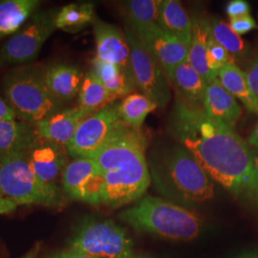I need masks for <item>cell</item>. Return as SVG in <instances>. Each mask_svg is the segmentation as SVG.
Masks as SVG:
<instances>
[{
    "label": "cell",
    "mask_w": 258,
    "mask_h": 258,
    "mask_svg": "<svg viewBox=\"0 0 258 258\" xmlns=\"http://www.w3.org/2000/svg\"><path fill=\"white\" fill-rule=\"evenodd\" d=\"M248 144L250 145L251 147L258 149V121L256 124L254 125V127L252 129V131L249 134V138H248Z\"/></svg>",
    "instance_id": "36"
},
{
    "label": "cell",
    "mask_w": 258,
    "mask_h": 258,
    "mask_svg": "<svg viewBox=\"0 0 258 258\" xmlns=\"http://www.w3.org/2000/svg\"><path fill=\"white\" fill-rule=\"evenodd\" d=\"M161 0H132L126 3L129 27L132 31L157 24Z\"/></svg>",
    "instance_id": "28"
},
{
    "label": "cell",
    "mask_w": 258,
    "mask_h": 258,
    "mask_svg": "<svg viewBox=\"0 0 258 258\" xmlns=\"http://www.w3.org/2000/svg\"><path fill=\"white\" fill-rule=\"evenodd\" d=\"M47 258H96L92 256H88L85 254H82L79 252H76L70 249H65L62 251H58L56 253H54Z\"/></svg>",
    "instance_id": "35"
},
{
    "label": "cell",
    "mask_w": 258,
    "mask_h": 258,
    "mask_svg": "<svg viewBox=\"0 0 258 258\" xmlns=\"http://www.w3.org/2000/svg\"><path fill=\"white\" fill-rule=\"evenodd\" d=\"M40 249H41V243H37L23 257L21 258H37Z\"/></svg>",
    "instance_id": "37"
},
{
    "label": "cell",
    "mask_w": 258,
    "mask_h": 258,
    "mask_svg": "<svg viewBox=\"0 0 258 258\" xmlns=\"http://www.w3.org/2000/svg\"><path fill=\"white\" fill-rule=\"evenodd\" d=\"M252 158H253V164H254V168L255 172L258 177V150H252Z\"/></svg>",
    "instance_id": "38"
},
{
    "label": "cell",
    "mask_w": 258,
    "mask_h": 258,
    "mask_svg": "<svg viewBox=\"0 0 258 258\" xmlns=\"http://www.w3.org/2000/svg\"><path fill=\"white\" fill-rule=\"evenodd\" d=\"M95 17L94 5L91 3L68 4L59 9L55 25L57 29L74 33L92 23Z\"/></svg>",
    "instance_id": "27"
},
{
    "label": "cell",
    "mask_w": 258,
    "mask_h": 258,
    "mask_svg": "<svg viewBox=\"0 0 258 258\" xmlns=\"http://www.w3.org/2000/svg\"><path fill=\"white\" fill-rule=\"evenodd\" d=\"M203 109L212 120H218L232 128L242 115L237 100L224 88L218 78L207 84Z\"/></svg>",
    "instance_id": "16"
},
{
    "label": "cell",
    "mask_w": 258,
    "mask_h": 258,
    "mask_svg": "<svg viewBox=\"0 0 258 258\" xmlns=\"http://www.w3.org/2000/svg\"><path fill=\"white\" fill-rule=\"evenodd\" d=\"M124 35L130 50L131 73L135 85L158 107H165L170 100L166 73L130 28H125Z\"/></svg>",
    "instance_id": "10"
},
{
    "label": "cell",
    "mask_w": 258,
    "mask_h": 258,
    "mask_svg": "<svg viewBox=\"0 0 258 258\" xmlns=\"http://www.w3.org/2000/svg\"><path fill=\"white\" fill-rule=\"evenodd\" d=\"M65 197L97 206L102 204L104 179L102 171L91 158H75L65 167L61 177Z\"/></svg>",
    "instance_id": "11"
},
{
    "label": "cell",
    "mask_w": 258,
    "mask_h": 258,
    "mask_svg": "<svg viewBox=\"0 0 258 258\" xmlns=\"http://www.w3.org/2000/svg\"><path fill=\"white\" fill-rule=\"evenodd\" d=\"M3 91L18 118L33 126L64 107L49 90L43 69L37 66L12 70L4 79Z\"/></svg>",
    "instance_id": "5"
},
{
    "label": "cell",
    "mask_w": 258,
    "mask_h": 258,
    "mask_svg": "<svg viewBox=\"0 0 258 258\" xmlns=\"http://www.w3.org/2000/svg\"><path fill=\"white\" fill-rule=\"evenodd\" d=\"M58 12L56 8L37 11L1 48V60L19 64L36 59L47 39L57 29Z\"/></svg>",
    "instance_id": "8"
},
{
    "label": "cell",
    "mask_w": 258,
    "mask_h": 258,
    "mask_svg": "<svg viewBox=\"0 0 258 258\" xmlns=\"http://www.w3.org/2000/svg\"><path fill=\"white\" fill-rule=\"evenodd\" d=\"M132 32L162 67L167 79L170 78L177 66L187 60L189 46L180 39L167 35L157 24Z\"/></svg>",
    "instance_id": "12"
},
{
    "label": "cell",
    "mask_w": 258,
    "mask_h": 258,
    "mask_svg": "<svg viewBox=\"0 0 258 258\" xmlns=\"http://www.w3.org/2000/svg\"><path fill=\"white\" fill-rule=\"evenodd\" d=\"M210 24L212 37L226 49L233 59L246 55L248 50L245 41L231 30L230 24L217 19H211Z\"/></svg>",
    "instance_id": "29"
},
{
    "label": "cell",
    "mask_w": 258,
    "mask_h": 258,
    "mask_svg": "<svg viewBox=\"0 0 258 258\" xmlns=\"http://www.w3.org/2000/svg\"><path fill=\"white\" fill-rule=\"evenodd\" d=\"M149 166L158 190L176 202L192 206L214 197L212 179L182 146L171 147L152 157Z\"/></svg>",
    "instance_id": "3"
},
{
    "label": "cell",
    "mask_w": 258,
    "mask_h": 258,
    "mask_svg": "<svg viewBox=\"0 0 258 258\" xmlns=\"http://www.w3.org/2000/svg\"><path fill=\"white\" fill-rule=\"evenodd\" d=\"M227 15L230 19H237L245 16H249L250 7L247 1L244 0H232L228 3L226 7Z\"/></svg>",
    "instance_id": "32"
},
{
    "label": "cell",
    "mask_w": 258,
    "mask_h": 258,
    "mask_svg": "<svg viewBox=\"0 0 258 258\" xmlns=\"http://www.w3.org/2000/svg\"><path fill=\"white\" fill-rule=\"evenodd\" d=\"M2 64H3V61H2V60H1V58H0V67L2 66Z\"/></svg>",
    "instance_id": "41"
},
{
    "label": "cell",
    "mask_w": 258,
    "mask_h": 258,
    "mask_svg": "<svg viewBox=\"0 0 258 258\" xmlns=\"http://www.w3.org/2000/svg\"><path fill=\"white\" fill-rule=\"evenodd\" d=\"M114 101L115 98L106 90L92 70L88 71L83 77L79 91V107L92 115Z\"/></svg>",
    "instance_id": "25"
},
{
    "label": "cell",
    "mask_w": 258,
    "mask_h": 258,
    "mask_svg": "<svg viewBox=\"0 0 258 258\" xmlns=\"http://www.w3.org/2000/svg\"><path fill=\"white\" fill-rule=\"evenodd\" d=\"M131 258H155V257H150V256H140V255H139V256H136V255H134V256H133V257H131Z\"/></svg>",
    "instance_id": "40"
},
{
    "label": "cell",
    "mask_w": 258,
    "mask_h": 258,
    "mask_svg": "<svg viewBox=\"0 0 258 258\" xmlns=\"http://www.w3.org/2000/svg\"><path fill=\"white\" fill-rule=\"evenodd\" d=\"M173 133L215 183L258 208V177L252 150L232 127L212 120L203 108L176 100Z\"/></svg>",
    "instance_id": "1"
},
{
    "label": "cell",
    "mask_w": 258,
    "mask_h": 258,
    "mask_svg": "<svg viewBox=\"0 0 258 258\" xmlns=\"http://www.w3.org/2000/svg\"><path fill=\"white\" fill-rule=\"evenodd\" d=\"M81 107H72L57 111L46 120L35 125L37 136L66 147L74 137L80 124L89 117Z\"/></svg>",
    "instance_id": "15"
},
{
    "label": "cell",
    "mask_w": 258,
    "mask_h": 258,
    "mask_svg": "<svg viewBox=\"0 0 258 258\" xmlns=\"http://www.w3.org/2000/svg\"><path fill=\"white\" fill-rule=\"evenodd\" d=\"M230 26L231 30L238 36L245 35L250 32L253 29H257L258 26L253 19L250 16H245L237 19H230Z\"/></svg>",
    "instance_id": "31"
},
{
    "label": "cell",
    "mask_w": 258,
    "mask_h": 258,
    "mask_svg": "<svg viewBox=\"0 0 258 258\" xmlns=\"http://www.w3.org/2000/svg\"><path fill=\"white\" fill-rule=\"evenodd\" d=\"M218 80L224 88L240 102L247 110L258 116V100L249 89L246 73L234 62L223 67Z\"/></svg>",
    "instance_id": "23"
},
{
    "label": "cell",
    "mask_w": 258,
    "mask_h": 258,
    "mask_svg": "<svg viewBox=\"0 0 258 258\" xmlns=\"http://www.w3.org/2000/svg\"><path fill=\"white\" fill-rule=\"evenodd\" d=\"M0 194L18 205L60 208L64 194L60 187L41 183L28 160L26 151L0 154Z\"/></svg>",
    "instance_id": "6"
},
{
    "label": "cell",
    "mask_w": 258,
    "mask_h": 258,
    "mask_svg": "<svg viewBox=\"0 0 258 258\" xmlns=\"http://www.w3.org/2000/svg\"><path fill=\"white\" fill-rule=\"evenodd\" d=\"M207 62L210 70L217 76L223 67L231 62H234V59L226 51V49L215 41L212 35L209 37L208 41Z\"/></svg>",
    "instance_id": "30"
},
{
    "label": "cell",
    "mask_w": 258,
    "mask_h": 258,
    "mask_svg": "<svg viewBox=\"0 0 258 258\" xmlns=\"http://www.w3.org/2000/svg\"><path fill=\"white\" fill-rule=\"evenodd\" d=\"M43 72L49 90L60 102H69L79 94L84 76L78 66L53 62Z\"/></svg>",
    "instance_id": "17"
},
{
    "label": "cell",
    "mask_w": 258,
    "mask_h": 258,
    "mask_svg": "<svg viewBox=\"0 0 258 258\" xmlns=\"http://www.w3.org/2000/svg\"><path fill=\"white\" fill-rule=\"evenodd\" d=\"M168 81L175 88L177 101L194 107L203 108L207 83L187 60L176 67Z\"/></svg>",
    "instance_id": "18"
},
{
    "label": "cell",
    "mask_w": 258,
    "mask_h": 258,
    "mask_svg": "<svg viewBox=\"0 0 258 258\" xmlns=\"http://www.w3.org/2000/svg\"><path fill=\"white\" fill-rule=\"evenodd\" d=\"M235 258H258V252H249V253H245L243 255H240L238 257Z\"/></svg>",
    "instance_id": "39"
},
{
    "label": "cell",
    "mask_w": 258,
    "mask_h": 258,
    "mask_svg": "<svg viewBox=\"0 0 258 258\" xmlns=\"http://www.w3.org/2000/svg\"><path fill=\"white\" fill-rule=\"evenodd\" d=\"M39 5L37 0H1L0 39L19 32Z\"/></svg>",
    "instance_id": "21"
},
{
    "label": "cell",
    "mask_w": 258,
    "mask_h": 258,
    "mask_svg": "<svg viewBox=\"0 0 258 258\" xmlns=\"http://www.w3.org/2000/svg\"><path fill=\"white\" fill-rule=\"evenodd\" d=\"M246 76L249 89L258 100V55L249 63Z\"/></svg>",
    "instance_id": "33"
},
{
    "label": "cell",
    "mask_w": 258,
    "mask_h": 258,
    "mask_svg": "<svg viewBox=\"0 0 258 258\" xmlns=\"http://www.w3.org/2000/svg\"><path fill=\"white\" fill-rule=\"evenodd\" d=\"M133 230L172 241H190L199 236L203 224L194 212L163 198L146 196L119 214Z\"/></svg>",
    "instance_id": "4"
},
{
    "label": "cell",
    "mask_w": 258,
    "mask_h": 258,
    "mask_svg": "<svg viewBox=\"0 0 258 258\" xmlns=\"http://www.w3.org/2000/svg\"><path fill=\"white\" fill-rule=\"evenodd\" d=\"M91 24L96 42V57L119 66L132 78L130 50L125 35L120 32L119 28L104 22L97 17L94 18Z\"/></svg>",
    "instance_id": "14"
},
{
    "label": "cell",
    "mask_w": 258,
    "mask_h": 258,
    "mask_svg": "<svg viewBox=\"0 0 258 258\" xmlns=\"http://www.w3.org/2000/svg\"><path fill=\"white\" fill-rule=\"evenodd\" d=\"M91 70L115 99L128 96L136 86L133 79L120 67L97 57L92 60Z\"/></svg>",
    "instance_id": "24"
},
{
    "label": "cell",
    "mask_w": 258,
    "mask_h": 258,
    "mask_svg": "<svg viewBox=\"0 0 258 258\" xmlns=\"http://www.w3.org/2000/svg\"><path fill=\"white\" fill-rule=\"evenodd\" d=\"M146 148L144 134L125 125L91 157L104 179L103 205L118 209L138 201L147 191L151 175Z\"/></svg>",
    "instance_id": "2"
},
{
    "label": "cell",
    "mask_w": 258,
    "mask_h": 258,
    "mask_svg": "<svg viewBox=\"0 0 258 258\" xmlns=\"http://www.w3.org/2000/svg\"><path fill=\"white\" fill-rule=\"evenodd\" d=\"M125 125L119 113V103L112 102L87 117L65 147L69 156L91 158Z\"/></svg>",
    "instance_id": "9"
},
{
    "label": "cell",
    "mask_w": 258,
    "mask_h": 258,
    "mask_svg": "<svg viewBox=\"0 0 258 258\" xmlns=\"http://www.w3.org/2000/svg\"><path fill=\"white\" fill-rule=\"evenodd\" d=\"M26 153L38 180L49 186L59 187L57 180L69 164L65 147L37 136Z\"/></svg>",
    "instance_id": "13"
},
{
    "label": "cell",
    "mask_w": 258,
    "mask_h": 258,
    "mask_svg": "<svg viewBox=\"0 0 258 258\" xmlns=\"http://www.w3.org/2000/svg\"><path fill=\"white\" fill-rule=\"evenodd\" d=\"M210 36V20L202 18L192 19V37L188 49L187 62L203 78L207 84L218 78L210 70L207 62V48Z\"/></svg>",
    "instance_id": "20"
},
{
    "label": "cell",
    "mask_w": 258,
    "mask_h": 258,
    "mask_svg": "<svg viewBox=\"0 0 258 258\" xmlns=\"http://www.w3.org/2000/svg\"><path fill=\"white\" fill-rule=\"evenodd\" d=\"M18 116L16 112L6 102V100L0 98V120H17Z\"/></svg>",
    "instance_id": "34"
},
{
    "label": "cell",
    "mask_w": 258,
    "mask_h": 258,
    "mask_svg": "<svg viewBox=\"0 0 258 258\" xmlns=\"http://www.w3.org/2000/svg\"><path fill=\"white\" fill-rule=\"evenodd\" d=\"M157 25L167 35L180 39L187 46L190 45L192 37V19L188 17L179 1H162Z\"/></svg>",
    "instance_id": "19"
},
{
    "label": "cell",
    "mask_w": 258,
    "mask_h": 258,
    "mask_svg": "<svg viewBox=\"0 0 258 258\" xmlns=\"http://www.w3.org/2000/svg\"><path fill=\"white\" fill-rule=\"evenodd\" d=\"M157 108L156 103L143 93H132L119 103L121 120L136 130H140L148 115Z\"/></svg>",
    "instance_id": "26"
},
{
    "label": "cell",
    "mask_w": 258,
    "mask_h": 258,
    "mask_svg": "<svg viewBox=\"0 0 258 258\" xmlns=\"http://www.w3.org/2000/svg\"><path fill=\"white\" fill-rule=\"evenodd\" d=\"M37 137L35 126L23 120H0V154L27 151Z\"/></svg>",
    "instance_id": "22"
},
{
    "label": "cell",
    "mask_w": 258,
    "mask_h": 258,
    "mask_svg": "<svg viewBox=\"0 0 258 258\" xmlns=\"http://www.w3.org/2000/svg\"><path fill=\"white\" fill-rule=\"evenodd\" d=\"M68 249L96 258H131L133 240L125 229L112 220L85 216L67 241Z\"/></svg>",
    "instance_id": "7"
}]
</instances>
